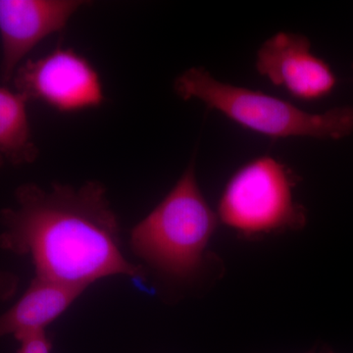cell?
<instances>
[{"label":"cell","mask_w":353,"mask_h":353,"mask_svg":"<svg viewBox=\"0 0 353 353\" xmlns=\"http://www.w3.org/2000/svg\"><path fill=\"white\" fill-rule=\"evenodd\" d=\"M17 205L1 212L0 246L31 257L36 276L85 290L112 276L141 277L121 248L120 226L102 183L79 189L20 185Z\"/></svg>","instance_id":"cell-1"},{"label":"cell","mask_w":353,"mask_h":353,"mask_svg":"<svg viewBox=\"0 0 353 353\" xmlns=\"http://www.w3.org/2000/svg\"><path fill=\"white\" fill-rule=\"evenodd\" d=\"M174 90L183 101L203 102L236 124L271 139L338 141L353 132V106L308 112L273 95L221 82L203 67L183 71L176 77Z\"/></svg>","instance_id":"cell-2"},{"label":"cell","mask_w":353,"mask_h":353,"mask_svg":"<svg viewBox=\"0 0 353 353\" xmlns=\"http://www.w3.org/2000/svg\"><path fill=\"white\" fill-rule=\"evenodd\" d=\"M217 213L202 194L196 160L152 212L132 229L134 254L165 275L187 279L201 268L217 230Z\"/></svg>","instance_id":"cell-3"},{"label":"cell","mask_w":353,"mask_h":353,"mask_svg":"<svg viewBox=\"0 0 353 353\" xmlns=\"http://www.w3.org/2000/svg\"><path fill=\"white\" fill-rule=\"evenodd\" d=\"M219 222L243 236L303 229L305 208L296 201L290 172L270 155L250 160L234 172L218 202Z\"/></svg>","instance_id":"cell-4"},{"label":"cell","mask_w":353,"mask_h":353,"mask_svg":"<svg viewBox=\"0 0 353 353\" xmlns=\"http://www.w3.org/2000/svg\"><path fill=\"white\" fill-rule=\"evenodd\" d=\"M16 92L62 113L99 108L105 101L101 75L72 48H58L21 65L13 77Z\"/></svg>","instance_id":"cell-5"},{"label":"cell","mask_w":353,"mask_h":353,"mask_svg":"<svg viewBox=\"0 0 353 353\" xmlns=\"http://www.w3.org/2000/svg\"><path fill=\"white\" fill-rule=\"evenodd\" d=\"M260 76L301 101H315L332 94L336 74L311 50L304 34L279 32L260 46L255 59Z\"/></svg>","instance_id":"cell-6"},{"label":"cell","mask_w":353,"mask_h":353,"mask_svg":"<svg viewBox=\"0 0 353 353\" xmlns=\"http://www.w3.org/2000/svg\"><path fill=\"white\" fill-rule=\"evenodd\" d=\"M82 0H0V74L13 80L23 60L51 34L61 32L83 6Z\"/></svg>","instance_id":"cell-7"},{"label":"cell","mask_w":353,"mask_h":353,"mask_svg":"<svg viewBox=\"0 0 353 353\" xmlns=\"http://www.w3.org/2000/svg\"><path fill=\"white\" fill-rule=\"evenodd\" d=\"M83 290L36 276L19 301L0 314V338L46 330L75 303Z\"/></svg>","instance_id":"cell-8"},{"label":"cell","mask_w":353,"mask_h":353,"mask_svg":"<svg viewBox=\"0 0 353 353\" xmlns=\"http://www.w3.org/2000/svg\"><path fill=\"white\" fill-rule=\"evenodd\" d=\"M27 104L19 92L0 87V168L6 163H32L39 157Z\"/></svg>","instance_id":"cell-9"},{"label":"cell","mask_w":353,"mask_h":353,"mask_svg":"<svg viewBox=\"0 0 353 353\" xmlns=\"http://www.w3.org/2000/svg\"><path fill=\"white\" fill-rule=\"evenodd\" d=\"M19 341L18 353H51L52 345L46 330L27 332L15 336Z\"/></svg>","instance_id":"cell-10"},{"label":"cell","mask_w":353,"mask_h":353,"mask_svg":"<svg viewBox=\"0 0 353 353\" xmlns=\"http://www.w3.org/2000/svg\"><path fill=\"white\" fill-rule=\"evenodd\" d=\"M18 280L13 274L0 272V296L9 299L17 289Z\"/></svg>","instance_id":"cell-11"},{"label":"cell","mask_w":353,"mask_h":353,"mask_svg":"<svg viewBox=\"0 0 353 353\" xmlns=\"http://www.w3.org/2000/svg\"><path fill=\"white\" fill-rule=\"evenodd\" d=\"M322 353H334L333 350H330V348H325V350H323Z\"/></svg>","instance_id":"cell-12"},{"label":"cell","mask_w":353,"mask_h":353,"mask_svg":"<svg viewBox=\"0 0 353 353\" xmlns=\"http://www.w3.org/2000/svg\"><path fill=\"white\" fill-rule=\"evenodd\" d=\"M306 353H315V352H313V350H311V352H306Z\"/></svg>","instance_id":"cell-13"}]
</instances>
